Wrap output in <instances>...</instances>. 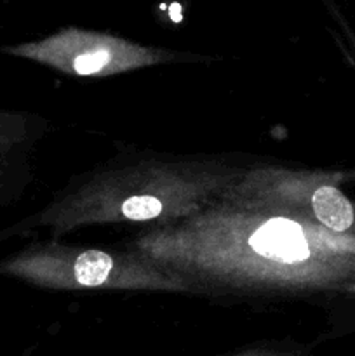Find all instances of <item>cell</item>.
Here are the masks:
<instances>
[{"mask_svg": "<svg viewBox=\"0 0 355 356\" xmlns=\"http://www.w3.org/2000/svg\"><path fill=\"white\" fill-rule=\"evenodd\" d=\"M249 245L268 259L294 263L310 256V243L301 226L289 219H270L249 238Z\"/></svg>", "mask_w": 355, "mask_h": 356, "instance_id": "obj_2", "label": "cell"}, {"mask_svg": "<svg viewBox=\"0 0 355 356\" xmlns=\"http://www.w3.org/2000/svg\"><path fill=\"white\" fill-rule=\"evenodd\" d=\"M111 266H113V261L108 254L101 252V250H86L77 259L73 273H75V280L80 285L100 287L101 284L106 282Z\"/></svg>", "mask_w": 355, "mask_h": 356, "instance_id": "obj_4", "label": "cell"}, {"mask_svg": "<svg viewBox=\"0 0 355 356\" xmlns=\"http://www.w3.org/2000/svg\"><path fill=\"white\" fill-rule=\"evenodd\" d=\"M3 143H6V136H3V124H2V120H0V152H2Z\"/></svg>", "mask_w": 355, "mask_h": 356, "instance_id": "obj_6", "label": "cell"}, {"mask_svg": "<svg viewBox=\"0 0 355 356\" xmlns=\"http://www.w3.org/2000/svg\"><path fill=\"white\" fill-rule=\"evenodd\" d=\"M247 356H274V355H247Z\"/></svg>", "mask_w": 355, "mask_h": 356, "instance_id": "obj_7", "label": "cell"}, {"mask_svg": "<svg viewBox=\"0 0 355 356\" xmlns=\"http://www.w3.org/2000/svg\"><path fill=\"white\" fill-rule=\"evenodd\" d=\"M312 211L324 228L336 235H347L354 204L334 184H322L313 191Z\"/></svg>", "mask_w": 355, "mask_h": 356, "instance_id": "obj_3", "label": "cell"}, {"mask_svg": "<svg viewBox=\"0 0 355 356\" xmlns=\"http://www.w3.org/2000/svg\"><path fill=\"white\" fill-rule=\"evenodd\" d=\"M162 209V202L155 197H131L122 204L120 211L131 221H150L159 218Z\"/></svg>", "mask_w": 355, "mask_h": 356, "instance_id": "obj_5", "label": "cell"}, {"mask_svg": "<svg viewBox=\"0 0 355 356\" xmlns=\"http://www.w3.org/2000/svg\"><path fill=\"white\" fill-rule=\"evenodd\" d=\"M9 52L65 66L79 75H96L124 70L134 63L148 59V52L118 38L68 30L38 44L9 49Z\"/></svg>", "mask_w": 355, "mask_h": 356, "instance_id": "obj_1", "label": "cell"}]
</instances>
